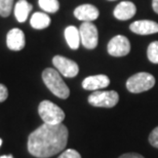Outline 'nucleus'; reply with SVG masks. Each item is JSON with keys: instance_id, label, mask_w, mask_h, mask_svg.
Listing matches in <instances>:
<instances>
[{"instance_id": "f257e3e1", "label": "nucleus", "mask_w": 158, "mask_h": 158, "mask_svg": "<svg viewBox=\"0 0 158 158\" xmlns=\"http://www.w3.org/2000/svg\"><path fill=\"white\" fill-rule=\"evenodd\" d=\"M68 135V128L62 123L56 125L44 123L30 134L28 138V151L37 158L52 157L65 149Z\"/></svg>"}, {"instance_id": "f03ea898", "label": "nucleus", "mask_w": 158, "mask_h": 158, "mask_svg": "<svg viewBox=\"0 0 158 158\" xmlns=\"http://www.w3.org/2000/svg\"><path fill=\"white\" fill-rule=\"evenodd\" d=\"M42 79L46 87L60 99H67L70 96V89L65 83L61 75L52 68H47L42 72Z\"/></svg>"}, {"instance_id": "7ed1b4c3", "label": "nucleus", "mask_w": 158, "mask_h": 158, "mask_svg": "<svg viewBox=\"0 0 158 158\" xmlns=\"http://www.w3.org/2000/svg\"><path fill=\"white\" fill-rule=\"evenodd\" d=\"M38 113L44 123L50 125H56L65 119V113L58 105L50 101H42L39 104Z\"/></svg>"}, {"instance_id": "20e7f679", "label": "nucleus", "mask_w": 158, "mask_h": 158, "mask_svg": "<svg viewBox=\"0 0 158 158\" xmlns=\"http://www.w3.org/2000/svg\"><path fill=\"white\" fill-rule=\"evenodd\" d=\"M155 85V77L146 72H140L131 76L126 81V88L132 94H140L151 89Z\"/></svg>"}, {"instance_id": "39448f33", "label": "nucleus", "mask_w": 158, "mask_h": 158, "mask_svg": "<svg viewBox=\"0 0 158 158\" xmlns=\"http://www.w3.org/2000/svg\"><path fill=\"white\" fill-rule=\"evenodd\" d=\"M119 94L115 90H96L88 97V103L94 107L113 108L117 105Z\"/></svg>"}, {"instance_id": "423d86ee", "label": "nucleus", "mask_w": 158, "mask_h": 158, "mask_svg": "<svg viewBox=\"0 0 158 158\" xmlns=\"http://www.w3.org/2000/svg\"><path fill=\"white\" fill-rule=\"evenodd\" d=\"M80 33V41L85 48H96L99 42V33L98 29L91 22H83L79 28Z\"/></svg>"}, {"instance_id": "0eeeda50", "label": "nucleus", "mask_w": 158, "mask_h": 158, "mask_svg": "<svg viewBox=\"0 0 158 158\" xmlns=\"http://www.w3.org/2000/svg\"><path fill=\"white\" fill-rule=\"evenodd\" d=\"M52 64L56 68V70L65 77L68 78L75 77L79 72V67L77 63H75L70 59L65 58V56H53Z\"/></svg>"}, {"instance_id": "6e6552de", "label": "nucleus", "mask_w": 158, "mask_h": 158, "mask_svg": "<svg viewBox=\"0 0 158 158\" xmlns=\"http://www.w3.org/2000/svg\"><path fill=\"white\" fill-rule=\"evenodd\" d=\"M131 52V43L123 35H116L109 41L108 52L112 56H124Z\"/></svg>"}, {"instance_id": "1a4fd4ad", "label": "nucleus", "mask_w": 158, "mask_h": 158, "mask_svg": "<svg viewBox=\"0 0 158 158\" xmlns=\"http://www.w3.org/2000/svg\"><path fill=\"white\" fill-rule=\"evenodd\" d=\"M6 45L10 50L20 52L26 45L25 34L21 29L14 28L6 35Z\"/></svg>"}, {"instance_id": "9d476101", "label": "nucleus", "mask_w": 158, "mask_h": 158, "mask_svg": "<svg viewBox=\"0 0 158 158\" xmlns=\"http://www.w3.org/2000/svg\"><path fill=\"white\" fill-rule=\"evenodd\" d=\"M129 29L139 35H150L158 33V23L149 20L135 21L129 26Z\"/></svg>"}, {"instance_id": "9b49d317", "label": "nucleus", "mask_w": 158, "mask_h": 158, "mask_svg": "<svg viewBox=\"0 0 158 158\" xmlns=\"http://www.w3.org/2000/svg\"><path fill=\"white\" fill-rule=\"evenodd\" d=\"M110 79L107 75L99 74L88 76L82 81V87L86 90H99L109 86Z\"/></svg>"}, {"instance_id": "f8f14e48", "label": "nucleus", "mask_w": 158, "mask_h": 158, "mask_svg": "<svg viewBox=\"0 0 158 158\" xmlns=\"http://www.w3.org/2000/svg\"><path fill=\"white\" fill-rule=\"evenodd\" d=\"M74 15L79 21L82 22H93L97 20L100 15V11L94 5L82 4L75 8Z\"/></svg>"}, {"instance_id": "ddd939ff", "label": "nucleus", "mask_w": 158, "mask_h": 158, "mask_svg": "<svg viewBox=\"0 0 158 158\" xmlns=\"http://www.w3.org/2000/svg\"><path fill=\"white\" fill-rule=\"evenodd\" d=\"M137 7L131 1H122L114 9V17L120 21H126L131 19L135 15Z\"/></svg>"}, {"instance_id": "4468645a", "label": "nucleus", "mask_w": 158, "mask_h": 158, "mask_svg": "<svg viewBox=\"0 0 158 158\" xmlns=\"http://www.w3.org/2000/svg\"><path fill=\"white\" fill-rule=\"evenodd\" d=\"M32 10V5L27 0H19L15 5V15L18 22L24 23L27 20L30 11Z\"/></svg>"}, {"instance_id": "2eb2a0df", "label": "nucleus", "mask_w": 158, "mask_h": 158, "mask_svg": "<svg viewBox=\"0 0 158 158\" xmlns=\"http://www.w3.org/2000/svg\"><path fill=\"white\" fill-rule=\"evenodd\" d=\"M65 38L71 49H77L80 45V33L74 26H69L65 30Z\"/></svg>"}, {"instance_id": "dca6fc26", "label": "nucleus", "mask_w": 158, "mask_h": 158, "mask_svg": "<svg viewBox=\"0 0 158 158\" xmlns=\"http://www.w3.org/2000/svg\"><path fill=\"white\" fill-rule=\"evenodd\" d=\"M30 24L34 29L37 30L45 29V28L49 26L50 18L46 14H43V12H35L31 17Z\"/></svg>"}, {"instance_id": "f3484780", "label": "nucleus", "mask_w": 158, "mask_h": 158, "mask_svg": "<svg viewBox=\"0 0 158 158\" xmlns=\"http://www.w3.org/2000/svg\"><path fill=\"white\" fill-rule=\"evenodd\" d=\"M38 3L44 11L50 12V14H55L60 8V3L58 0H39Z\"/></svg>"}, {"instance_id": "a211bd4d", "label": "nucleus", "mask_w": 158, "mask_h": 158, "mask_svg": "<svg viewBox=\"0 0 158 158\" xmlns=\"http://www.w3.org/2000/svg\"><path fill=\"white\" fill-rule=\"evenodd\" d=\"M148 59L153 64H158V41H153L149 44L147 49Z\"/></svg>"}, {"instance_id": "6ab92c4d", "label": "nucleus", "mask_w": 158, "mask_h": 158, "mask_svg": "<svg viewBox=\"0 0 158 158\" xmlns=\"http://www.w3.org/2000/svg\"><path fill=\"white\" fill-rule=\"evenodd\" d=\"M14 0H0V15L3 18L8 17L11 14Z\"/></svg>"}, {"instance_id": "aec40b11", "label": "nucleus", "mask_w": 158, "mask_h": 158, "mask_svg": "<svg viewBox=\"0 0 158 158\" xmlns=\"http://www.w3.org/2000/svg\"><path fill=\"white\" fill-rule=\"evenodd\" d=\"M58 158H81V155L76 150L74 149H67L64 151Z\"/></svg>"}, {"instance_id": "412c9836", "label": "nucleus", "mask_w": 158, "mask_h": 158, "mask_svg": "<svg viewBox=\"0 0 158 158\" xmlns=\"http://www.w3.org/2000/svg\"><path fill=\"white\" fill-rule=\"evenodd\" d=\"M149 143L158 149V126L152 131L149 135Z\"/></svg>"}, {"instance_id": "4be33fe9", "label": "nucleus", "mask_w": 158, "mask_h": 158, "mask_svg": "<svg viewBox=\"0 0 158 158\" xmlns=\"http://www.w3.org/2000/svg\"><path fill=\"white\" fill-rule=\"evenodd\" d=\"M8 97V89L4 84L0 83V103L4 102Z\"/></svg>"}, {"instance_id": "5701e85b", "label": "nucleus", "mask_w": 158, "mask_h": 158, "mask_svg": "<svg viewBox=\"0 0 158 158\" xmlns=\"http://www.w3.org/2000/svg\"><path fill=\"white\" fill-rule=\"evenodd\" d=\"M118 158H145V157L140 155V154H138V153H126V154H123V155H121Z\"/></svg>"}, {"instance_id": "b1692460", "label": "nucleus", "mask_w": 158, "mask_h": 158, "mask_svg": "<svg viewBox=\"0 0 158 158\" xmlns=\"http://www.w3.org/2000/svg\"><path fill=\"white\" fill-rule=\"evenodd\" d=\"M152 7L153 10L158 14V0H152Z\"/></svg>"}, {"instance_id": "393cba45", "label": "nucleus", "mask_w": 158, "mask_h": 158, "mask_svg": "<svg viewBox=\"0 0 158 158\" xmlns=\"http://www.w3.org/2000/svg\"><path fill=\"white\" fill-rule=\"evenodd\" d=\"M0 158H14L12 155H3V156H0Z\"/></svg>"}, {"instance_id": "a878e982", "label": "nucleus", "mask_w": 158, "mask_h": 158, "mask_svg": "<svg viewBox=\"0 0 158 158\" xmlns=\"http://www.w3.org/2000/svg\"><path fill=\"white\" fill-rule=\"evenodd\" d=\"M1 145H2V140L0 139V146H1Z\"/></svg>"}, {"instance_id": "bb28decb", "label": "nucleus", "mask_w": 158, "mask_h": 158, "mask_svg": "<svg viewBox=\"0 0 158 158\" xmlns=\"http://www.w3.org/2000/svg\"><path fill=\"white\" fill-rule=\"evenodd\" d=\"M109 1H115V0H109Z\"/></svg>"}]
</instances>
